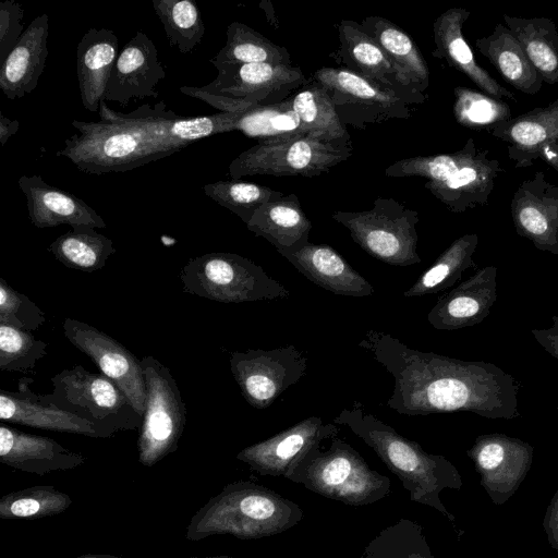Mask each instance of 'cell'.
Returning a JSON list of instances; mask_svg holds the SVG:
<instances>
[{"label":"cell","instance_id":"obj_1","mask_svg":"<svg viewBox=\"0 0 558 558\" xmlns=\"http://www.w3.org/2000/svg\"><path fill=\"white\" fill-rule=\"evenodd\" d=\"M393 377L389 409L404 415L472 412L511 420L518 410L519 384L484 361H463L408 347L390 333L369 329L359 342Z\"/></svg>","mask_w":558,"mask_h":558},{"label":"cell","instance_id":"obj_2","mask_svg":"<svg viewBox=\"0 0 558 558\" xmlns=\"http://www.w3.org/2000/svg\"><path fill=\"white\" fill-rule=\"evenodd\" d=\"M99 121L71 122L78 132L56 153L88 174L124 172L168 157L205 137L231 132L235 113L182 117L163 101L142 105L129 113L100 101Z\"/></svg>","mask_w":558,"mask_h":558},{"label":"cell","instance_id":"obj_3","mask_svg":"<svg viewBox=\"0 0 558 558\" xmlns=\"http://www.w3.org/2000/svg\"><path fill=\"white\" fill-rule=\"evenodd\" d=\"M347 426L374 450L385 465L400 480L412 501L435 508L453 520L440 501L445 488H459L456 468L442 456L426 452L416 441L400 435L393 427L367 413L355 401L333 418Z\"/></svg>","mask_w":558,"mask_h":558},{"label":"cell","instance_id":"obj_4","mask_svg":"<svg viewBox=\"0 0 558 558\" xmlns=\"http://www.w3.org/2000/svg\"><path fill=\"white\" fill-rule=\"evenodd\" d=\"M501 172L499 160L487 148L477 147L472 137L459 150L403 158L385 169L391 178H425L424 187L456 214L488 205Z\"/></svg>","mask_w":558,"mask_h":558},{"label":"cell","instance_id":"obj_5","mask_svg":"<svg viewBox=\"0 0 558 558\" xmlns=\"http://www.w3.org/2000/svg\"><path fill=\"white\" fill-rule=\"evenodd\" d=\"M284 478L348 506H367L390 494V478L373 470L348 442L330 439L325 450L312 448Z\"/></svg>","mask_w":558,"mask_h":558},{"label":"cell","instance_id":"obj_6","mask_svg":"<svg viewBox=\"0 0 558 558\" xmlns=\"http://www.w3.org/2000/svg\"><path fill=\"white\" fill-rule=\"evenodd\" d=\"M217 77L209 84L181 86V93L201 99L220 112L240 113L282 102L302 88L307 78L292 64H216Z\"/></svg>","mask_w":558,"mask_h":558},{"label":"cell","instance_id":"obj_7","mask_svg":"<svg viewBox=\"0 0 558 558\" xmlns=\"http://www.w3.org/2000/svg\"><path fill=\"white\" fill-rule=\"evenodd\" d=\"M183 291L222 303L284 299L290 291L253 260L215 252L190 258L180 271Z\"/></svg>","mask_w":558,"mask_h":558},{"label":"cell","instance_id":"obj_8","mask_svg":"<svg viewBox=\"0 0 558 558\" xmlns=\"http://www.w3.org/2000/svg\"><path fill=\"white\" fill-rule=\"evenodd\" d=\"M52 391L40 399L82 417L109 437L116 432L140 429L143 416L118 386L101 373L75 365L50 379Z\"/></svg>","mask_w":558,"mask_h":558},{"label":"cell","instance_id":"obj_9","mask_svg":"<svg viewBox=\"0 0 558 558\" xmlns=\"http://www.w3.org/2000/svg\"><path fill=\"white\" fill-rule=\"evenodd\" d=\"M332 219L372 257L392 266L421 263L417 253L418 214L395 198L378 197L369 209L337 210Z\"/></svg>","mask_w":558,"mask_h":558},{"label":"cell","instance_id":"obj_10","mask_svg":"<svg viewBox=\"0 0 558 558\" xmlns=\"http://www.w3.org/2000/svg\"><path fill=\"white\" fill-rule=\"evenodd\" d=\"M352 145L327 141L312 134L257 143L229 165L231 179L246 175L317 177L347 160Z\"/></svg>","mask_w":558,"mask_h":558},{"label":"cell","instance_id":"obj_11","mask_svg":"<svg viewBox=\"0 0 558 558\" xmlns=\"http://www.w3.org/2000/svg\"><path fill=\"white\" fill-rule=\"evenodd\" d=\"M147 400L140 427L141 460L153 463L177 448L186 423V407L170 369L153 355L141 359Z\"/></svg>","mask_w":558,"mask_h":558},{"label":"cell","instance_id":"obj_12","mask_svg":"<svg viewBox=\"0 0 558 558\" xmlns=\"http://www.w3.org/2000/svg\"><path fill=\"white\" fill-rule=\"evenodd\" d=\"M312 78L327 92L344 126L366 130L411 116V106L396 94L343 66H323L313 73Z\"/></svg>","mask_w":558,"mask_h":558},{"label":"cell","instance_id":"obj_13","mask_svg":"<svg viewBox=\"0 0 558 558\" xmlns=\"http://www.w3.org/2000/svg\"><path fill=\"white\" fill-rule=\"evenodd\" d=\"M306 368L307 359L293 344L235 351L230 355V369L243 398L259 410L270 407L296 384Z\"/></svg>","mask_w":558,"mask_h":558},{"label":"cell","instance_id":"obj_14","mask_svg":"<svg viewBox=\"0 0 558 558\" xmlns=\"http://www.w3.org/2000/svg\"><path fill=\"white\" fill-rule=\"evenodd\" d=\"M227 497L225 527L243 538L280 534L303 519L298 504L264 486L241 483Z\"/></svg>","mask_w":558,"mask_h":558},{"label":"cell","instance_id":"obj_15","mask_svg":"<svg viewBox=\"0 0 558 558\" xmlns=\"http://www.w3.org/2000/svg\"><path fill=\"white\" fill-rule=\"evenodd\" d=\"M62 329L64 337L118 386L143 416L147 389L141 360L111 336L78 319L65 318Z\"/></svg>","mask_w":558,"mask_h":558},{"label":"cell","instance_id":"obj_16","mask_svg":"<svg viewBox=\"0 0 558 558\" xmlns=\"http://www.w3.org/2000/svg\"><path fill=\"white\" fill-rule=\"evenodd\" d=\"M339 48L330 57L343 68L375 85L392 92L408 105H421L426 95L388 58L383 49L353 20L338 24Z\"/></svg>","mask_w":558,"mask_h":558},{"label":"cell","instance_id":"obj_17","mask_svg":"<svg viewBox=\"0 0 558 558\" xmlns=\"http://www.w3.org/2000/svg\"><path fill=\"white\" fill-rule=\"evenodd\" d=\"M339 427L311 416L280 433L244 448L238 459L260 475L284 477L312 448L337 437Z\"/></svg>","mask_w":558,"mask_h":558},{"label":"cell","instance_id":"obj_18","mask_svg":"<svg viewBox=\"0 0 558 558\" xmlns=\"http://www.w3.org/2000/svg\"><path fill=\"white\" fill-rule=\"evenodd\" d=\"M510 211L520 236L539 251L558 255V185L549 182L543 171L520 183Z\"/></svg>","mask_w":558,"mask_h":558},{"label":"cell","instance_id":"obj_19","mask_svg":"<svg viewBox=\"0 0 558 558\" xmlns=\"http://www.w3.org/2000/svg\"><path fill=\"white\" fill-rule=\"evenodd\" d=\"M163 78L166 70L158 59L154 41L138 31L119 52L105 100L126 107L132 98H157L156 86Z\"/></svg>","mask_w":558,"mask_h":558},{"label":"cell","instance_id":"obj_20","mask_svg":"<svg viewBox=\"0 0 558 558\" xmlns=\"http://www.w3.org/2000/svg\"><path fill=\"white\" fill-rule=\"evenodd\" d=\"M496 266H485L438 299L427 314L438 330H456L482 323L497 301Z\"/></svg>","mask_w":558,"mask_h":558},{"label":"cell","instance_id":"obj_21","mask_svg":"<svg viewBox=\"0 0 558 558\" xmlns=\"http://www.w3.org/2000/svg\"><path fill=\"white\" fill-rule=\"evenodd\" d=\"M33 378L22 377L16 391L0 390V418L17 425L89 437H109L93 423L40 399L31 389Z\"/></svg>","mask_w":558,"mask_h":558},{"label":"cell","instance_id":"obj_22","mask_svg":"<svg viewBox=\"0 0 558 558\" xmlns=\"http://www.w3.org/2000/svg\"><path fill=\"white\" fill-rule=\"evenodd\" d=\"M471 16L464 8L453 7L442 12L433 24L435 49L432 54L445 60L450 66L464 74L483 93L502 100L517 101L514 95L502 87L474 58L462 28Z\"/></svg>","mask_w":558,"mask_h":558},{"label":"cell","instance_id":"obj_23","mask_svg":"<svg viewBox=\"0 0 558 558\" xmlns=\"http://www.w3.org/2000/svg\"><path fill=\"white\" fill-rule=\"evenodd\" d=\"M19 186L26 197L31 222L37 228L69 225L104 229L105 220L83 199L48 184L39 174L22 175Z\"/></svg>","mask_w":558,"mask_h":558},{"label":"cell","instance_id":"obj_24","mask_svg":"<svg viewBox=\"0 0 558 558\" xmlns=\"http://www.w3.org/2000/svg\"><path fill=\"white\" fill-rule=\"evenodd\" d=\"M507 144V154L515 169L531 167L543 149L558 141V98L486 130Z\"/></svg>","mask_w":558,"mask_h":558},{"label":"cell","instance_id":"obj_25","mask_svg":"<svg viewBox=\"0 0 558 558\" xmlns=\"http://www.w3.org/2000/svg\"><path fill=\"white\" fill-rule=\"evenodd\" d=\"M279 254L310 281L333 294L362 298L374 293L372 283L330 245L308 242Z\"/></svg>","mask_w":558,"mask_h":558},{"label":"cell","instance_id":"obj_26","mask_svg":"<svg viewBox=\"0 0 558 558\" xmlns=\"http://www.w3.org/2000/svg\"><path fill=\"white\" fill-rule=\"evenodd\" d=\"M48 15L35 17L23 32L0 68V88L9 99L32 93L45 71L48 56Z\"/></svg>","mask_w":558,"mask_h":558},{"label":"cell","instance_id":"obj_27","mask_svg":"<svg viewBox=\"0 0 558 558\" xmlns=\"http://www.w3.org/2000/svg\"><path fill=\"white\" fill-rule=\"evenodd\" d=\"M118 37L109 28H89L77 44L76 73L86 110L98 112L118 58Z\"/></svg>","mask_w":558,"mask_h":558},{"label":"cell","instance_id":"obj_28","mask_svg":"<svg viewBox=\"0 0 558 558\" xmlns=\"http://www.w3.org/2000/svg\"><path fill=\"white\" fill-rule=\"evenodd\" d=\"M257 236L266 239L277 252L295 251L310 242L312 222L293 193L262 205L246 225Z\"/></svg>","mask_w":558,"mask_h":558},{"label":"cell","instance_id":"obj_29","mask_svg":"<svg viewBox=\"0 0 558 558\" xmlns=\"http://www.w3.org/2000/svg\"><path fill=\"white\" fill-rule=\"evenodd\" d=\"M475 47L515 89L527 95H535L542 89L541 74L506 25L498 23L489 35L475 40Z\"/></svg>","mask_w":558,"mask_h":558},{"label":"cell","instance_id":"obj_30","mask_svg":"<svg viewBox=\"0 0 558 558\" xmlns=\"http://www.w3.org/2000/svg\"><path fill=\"white\" fill-rule=\"evenodd\" d=\"M0 458L10 465L27 470L73 466L83 461L53 439L31 435L13 427L0 426Z\"/></svg>","mask_w":558,"mask_h":558},{"label":"cell","instance_id":"obj_31","mask_svg":"<svg viewBox=\"0 0 558 558\" xmlns=\"http://www.w3.org/2000/svg\"><path fill=\"white\" fill-rule=\"evenodd\" d=\"M361 28L383 49L421 93L429 86V70L415 41L400 26L381 16H366Z\"/></svg>","mask_w":558,"mask_h":558},{"label":"cell","instance_id":"obj_32","mask_svg":"<svg viewBox=\"0 0 558 558\" xmlns=\"http://www.w3.org/2000/svg\"><path fill=\"white\" fill-rule=\"evenodd\" d=\"M523 50L547 84L558 83V29L548 17L502 15Z\"/></svg>","mask_w":558,"mask_h":558},{"label":"cell","instance_id":"obj_33","mask_svg":"<svg viewBox=\"0 0 558 558\" xmlns=\"http://www.w3.org/2000/svg\"><path fill=\"white\" fill-rule=\"evenodd\" d=\"M292 107L305 133L352 145L350 134L341 123L329 95L312 77L292 96Z\"/></svg>","mask_w":558,"mask_h":558},{"label":"cell","instance_id":"obj_34","mask_svg":"<svg viewBox=\"0 0 558 558\" xmlns=\"http://www.w3.org/2000/svg\"><path fill=\"white\" fill-rule=\"evenodd\" d=\"M478 235L468 233L456 239L404 292L405 298L423 296L441 292L457 283L463 272L474 265L473 255Z\"/></svg>","mask_w":558,"mask_h":558},{"label":"cell","instance_id":"obj_35","mask_svg":"<svg viewBox=\"0 0 558 558\" xmlns=\"http://www.w3.org/2000/svg\"><path fill=\"white\" fill-rule=\"evenodd\" d=\"M48 251L68 268L93 272L106 265L116 247L111 239L94 228L78 226L58 236Z\"/></svg>","mask_w":558,"mask_h":558},{"label":"cell","instance_id":"obj_36","mask_svg":"<svg viewBox=\"0 0 558 558\" xmlns=\"http://www.w3.org/2000/svg\"><path fill=\"white\" fill-rule=\"evenodd\" d=\"M216 64L272 63L292 64L286 47L279 46L252 27L232 22L227 28L226 45L210 59Z\"/></svg>","mask_w":558,"mask_h":558},{"label":"cell","instance_id":"obj_37","mask_svg":"<svg viewBox=\"0 0 558 558\" xmlns=\"http://www.w3.org/2000/svg\"><path fill=\"white\" fill-rule=\"evenodd\" d=\"M232 129L257 138V143H271L307 134L292 107V96L279 104L235 113Z\"/></svg>","mask_w":558,"mask_h":558},{"label":"cell","instance_id":"obj_38","mask_svg":"<svg viewBox=\"0 0 558 558\" xmlns=\"http://www.w3.org/2000/svg\"><path fill=\"white\" fill-rule=\"evenodd\" d=\"M357 558H434L423 527L400 519L379 531Z\"/></svg>","mask_w":558,"mask_h":558},{"label":"cell","instance_id":"obj_39","mask_svg":"<svg viewBox=\"0 0 558 558\" xmlns=\"http://www.w3.org/2000/svg\"><path fill=\"white\" fill-rule=\"evenodd\" d=\"M153 8L163 25L170 47L190 53L201 44L205 26L192 0H153Z\"/></svg>","mask_w":558,"mask_h":558},{"label":"cell","instance_id":"obj_40","mask_svg":"<svg viewBox=\"0 0 558 558\" xmlns=\"http://www.w3.org/2000/svg\"><path fill=\"white\" fill-rule=\"evenodd\" d=\"M203 190L208 197L234 213L246 225L262 205L283 195L268 186L234 179L207 183Z\"/></svg>","mask_w":558,"mask_h":558},{"label":"cell","instance_id":"obj_41","mask_svg":"<svg viewBox=\"0 0 558 558\" xmlns=\"http://www.w3.org/2000/svg\"><path fill=\"white\" fill-rule=\"evenodd\" d=\"M453 95V116L462 126L487 130L512 118L511 109L506 101L485 93L457 86Z\"/></svg>","mask_w":558,"mask_h":558},{"label":"cell","instance_id":"obj_42","mask_svg":"<svg viewBox=\"0 0 558 558\" xmlns=\"http://www.w3.org/2000/svg\"><path fill=\"white\" fill-rule=\"evenodd\" d=\"M47 342L36 339L31 331L0 323V369L3 372H33L47 354Z\"/></svg>","mask_w":558,"mask_h":558},{"label":"cell","instance_id":"obj_43","mask_svg":"<svg viewBox=\"0 0 558 558\" xmlns=\"http://www.w3.org/2000/svg\"><path fill=\"white\" fill-rule=\"evenodd\" d=\"M45 322L46 315L35 302L0 278V323L32 331Z\"/></svg>","mask_w":558,"mask_h":558},{"label":"cell","instance_id":"obj_44","mask_svg":"<svg viewBox=\"0 0 558 558\" xmlns=\"http://www.w3.org/2000/svg\"><path fill=\"white\" fill-rule=\"evenodd\" d=\"M24 9L17 1L3 0L0 3V61L5 60L23 34Z\"/></svg>","mask_w":558,"mask_h":558},{"label":"cell","instance_id":"obj_45","mask_svg":"<svg viewBox=\"0 0 558 558\" xmlns=\"http://www.w3.org/2000/svg\"><path fill=\"white\" fill-rule=\"evenodd\" d=\"M553 324L547 328L532 329L539 345L558 360V315L551 317Z\"/></svg>","mask_w":558,"mask_h":558},{"label":"cell","instance_id":"obj_46","mask_svg":"<svg viewBox=\"0 0 558 558\" xmlns=\"http://www.w3.org/2000/svg\"><path fill=\"white\" fill-rule=\"evenodd\" d=\"M40 505L32 498H22L14 501L10 508L11 512L16 517H28L39 511Z\"/></svg>","mask_w":558,"mask_h":558},{"label":"cell","instance_id":"obj_47","mask_svg":"<svg viewBox=\"0 0 558 558\" xmlns=\"http://www.w3.org/2000/svg\"><path fill=\"white\" fill-rule=\"evenodd\" d=\"M19 125L20 123L17 120H10L0 112V143L2 147L12 135L17 133Z\"/></svg>","mask_w":558,"mask_h":558},{"label":"cell","instance_id":"obj_48","mask_svg":"<svg viewBox=\"0 0 558 558\" xmlns=\"http://www.w3.org/2000/svg\"><path fill=\"white\" fill-rule=\"evenodd\" d=\"M541 158L545 160L558 174V141L547 145Z\"/></svg>","mask_w":558,"mask_h":558}]
</instances>
